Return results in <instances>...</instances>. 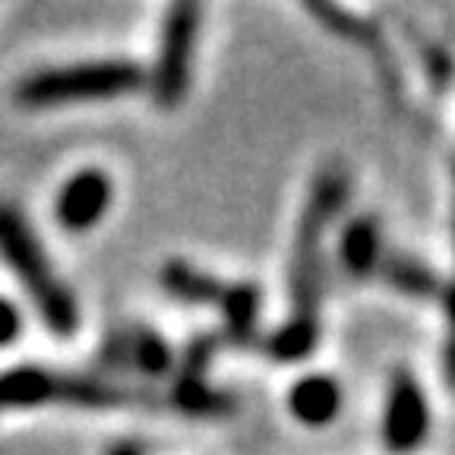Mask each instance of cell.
<instances>
[{
    "mask_svg": "<svg viewBox=\"0 0 455 455\" xmlns=\"http://www.w3.org/2000/svg\"><path fill=\"white\" fill-rule=\"evenodd\" d=\"M440 294H443V310H446V320H449V326H452V335H455V282L446 284Z\"/></svg>",
    "mask_w": 455,
    "mask_h": 455,
    "instance_id": "20",
    "label": "cell"
},
{
    "mask_svg": "<svg viewBox=\"0 0 455 455\" xmlns=\"http://www.w3.org/2000/svg\"><path fill=\"white\" fill-rule=\"evenodd\" d=\"M162 288L171 298L187 300V304H219L225 284H219V278L184 259H168L162 266Z\"/></svg>",
    "mask_w": 455,
    "mask_h": 455,
    "instance_id": "12",
    "label": "cell"
},
{
    "mask_svg": "<svg viewBox=\"0 0 455 455\" xmlns=\"http://www.w3.org/2000/svg\"><path fill=\"white\" fill-rule=\"evenodd\" d=\"M64 373L48 367H13L0 373V411L10 408H36L44 402H60Z\"/></svg>",
    "mask_w": 455,
    "mask_h": 455,
    "instance_id": "7",
    "label": "cell"
},
{
    "mask_svg": "<svg viewBox=\"0 0 455 455\" xmlns=\"http://www.w3.org/2000/svg\"><path fill=\"white\" fill-rule=\"evenodd\" d=\"M215 351H219V335H212V332L193 335V339L187 341L184 355H180L178 377H206V367Z\"/></svg>",
    "mask_w": 455,
    "mask_h": 455,
    "instance_id": "16",
    "label": "cell"
},
{
    "mask_svg": "<svg viewBox=\"0 0 455 455\" xmlns=\"http://www.w3.org/2000/svg\"><path fill=\"white\" fill-rule=\"evenodd\" d=\"M20 329H22L20 310L13 307V300L0 298V348H4V345H10V341H16Z\"/></svg>",
    "mask_w": 455,
    "mask_h": 455,
    "instance_id": "18",
    "label": "cell"
},
{
    "mask_svg": "<svg viewBox=\"0 0 455 455\" xmlns=\"http://www.w3.org/2000/svg\"><path fill=\"white\" fill-rule=\"evenodd\" d=\"M348 199V174L339 168H323L316 174L300 212L298 237H294V256L288 269V291H291V316H310L316 320L323 300V235L332 225Z\"/></svg>",
    "mask_w": 455,
    "mask_h": 455,
    "instance_id": "2",
    "label": "cell"
},
{
    "mask_svg": "<svg viewBox=\"0 0 455 455\" xmlns=\"http://www.w3.org/2000/svg\"><path fill=\"white\" fill-rule=\"evenodd\" d=\"M316 339H320V323L310 320V316H288V320L269 335L266 351H269V357L278 363H298L313 355Z\"/></svg>",
    "mask_w": 455,
    "mask_h": 455,
    "instance_id": "13",
    "label": "cell"
},
{
    "mask_svg": "<svg viewBox=\"0 0 455 455\" xmlns=\"http://www.w3.org/2000/svg\"><path fill=\"white\" fill-rule=\"evenodd\" d=\"M0 256L13 269V275L20 278L32 304L38 307L44 326L54 335H60V339L76 332L79 307L73 300L70 288L48 266L32 225L22 219L20 209L7 206V203H0Z\"/></svg>",
    "mask_w": 455,
    "mask_h": 455,
    "instance_id": "1",
    "label": "cell"
},
{
    "mask_svg": "<svg viewBox=\"0 0 455 455\" xmlns=\"http://www.w3.org/2000/svg\"><path fill=\"white\" fill-rule=\"evenodd\" d=\"M443 373H446L449 389H455V335L446 341V348H443Z\"/></svg>",
    "mask_w": 455,
    "mask_h": 455,
    "instance_id": "19",
    "label": "cell"
},
{
    "mask_svg": "<svg viewBox=\"0 0 455 455\" xmlns=\"http://www.w3.org/2000/svg\"><path fill=\"white\" fill-rule=\"evenodd\" d=\"M383 235H379L377 221L367 219V215H357L345 225L339 237V259L348 275H373L383 263Z\"/></svg>",
    "mask_w": 455,
    "mask_h": 455,
    "instance_id": "9",
    "label": "cell"
},
{
    "mask_svg": "<svg viewBox=\"0 0 455 455\" xmlns=\"http://www.w3.org/2000/svg\"><path fill=\"white\" fill-rule=\"evenodd\" d=\"M313 16H320L323 22H326V28H332L335 36H345V38H355V42H367L370 38V26L363 20H357L355 13H348V10L341 7H329V4H310Z\"/></svg>",
    "mask_w": 455,
    "mask_h": 455,
    "instance_id": "17",
    "label": "cell"
},
{
    "mask_svg": "<svg viewBox=\"0 0 455 455\" xmlns=\"http://www.w3.org/2000/svg\"><path fill=\"white\" fill-rule=\"evenodd\" d=\"M171 398H174V408L193 414V418H219V414H228L235 408V398L212 389L206 377H178Z\"/></svg>",
    "mask_w": 455,
    "mask_h": 455,
    "instance_id": "15",
    "label": "cell"
},
{
    "mask_svg": "<svg viewBox=\"0 0 455 455\" xmlns=\"http://www.w3.org/2000/svg\"><path fill=\"white\" fill-rule=\"evenodd\" d=\"M377 272L389 288H395L398 294H408V298H436L443 291L440 275L430 266H424L420 259L405 253L383 256Z\"/></svg>",
    "mask_w": 455,
    "mask_h": 455,
    "instance_id": "11",
    "label": "cell"
},
{
    "mask_svg": "<svg viewBox=\"0 0 455 455\" xmlns=\"http://www.w3.org/2000/svg\"><path fill=\"white\" fill-rule=\"evenodd\" d=\"M121 348H124V363H133L140 373L146 377H164L171 370V355L168 341L162 339L152 329H133V332L121 335Z\"/></svg>",
    "mask_w": 455,
    "mask_h": 455,
    "instance_id": "14",
    "label": "cell"
},
{
    "mask_svg": "<svg viewBox=\"0 0 455 455\" xmlns=\"http://www.w3.org/2000/svg\"><path fill=\"white\" fill-rule=\"evenodd\" d=\"M111 203V180L105 171L85 168L79 174H73L64 184L60 196H57V221L67 231H89L101 215L108 212Z\"/></svg>",
    "mask_w": 455,
    "mask_h": 455,
    "instance_id": "6",
    "label": "cell"
},
{
    "mask_svg": "<svg viewBox=\"0 0 455 455\" xmlns=\"http://www.w3.org/2000/svg\"><path fill=\"white\" fill-rule=\"evenodd\" d=\"M259 288L250 282H235L221 288V316H225V335L235 345H250L256 335V320H259Z\"/></svg>",
    "mask_w": 455,
    "mask_h": 455,
    "instance_id": "10",
    "label": "cell"
},
{
    "mask_svg": "<svg viewBox=\"0 0 455 455\" xmlns=\"http://www.w3.org/2000/svg\"><path fill=\"white\" fill-rule=\"evenodd\" d=\"M430 430V408L418 379L408 370H398L389 383L383 414V443L392 455H405L427 440Z\"/></svg>",
    "mask_w": 455,
    "mask_h": 455,
    "instance_id": "5",
    "label": "cell"
},
{
    "mask_svg": "<svg viewBox=\"0 0 455 455\" xmlns=\"http://www.w3.org/2000/svg\"><path fill=\"white\" fill-rule=\"evenodd\" d=\"M111 455H142V446H136V443H121V446H114Z\"/></svg>",
    "mask_w": 455,
    "mask_h": 455,
    "instance_id": "21",
    "label": "cell"
},
{
    "mask_svg": "<svg viewBox=\"0 0 455 455\" xmlns=\"http://www.w3.org/2000/svg\"><path fill=\"white\" fill-rule=\"evenodd\" d=\"M146 73L136 60H85V64L38 70L16 85V101L22 108H57L73 101L114 99L136 92Z\"/></svg>",
    "mask_w": 455,
    "mask_h": 455,
    "instance_id": "3",
    "label": "cell"
},
{
    "mask_svg": "<svg viewBox=\"0 0 455 455\" xmlns=\"http://www.w3.org/2000/svg\"><path fill=\"white\" fill-rule=\"evenodd\" d=\"M288 408L291 414L307 427H323L329 420L339 418L341 411V386L332 377L323 373H310V377L298 379L288 392Z\"/></svg>",
    "mask_w": 455,
    "mask_h": 455,
    "instance_id": "8",
    "label": "cell"
},
{
    "mask_svg": "<svg viewBox=\"0 0 455 455\" xmlns=\"http://www.w3.org/2000/svg\"><path fill=\"white\" fill-rule=\"evenodd\" d=\"M199 28L196 4H174L162 28V51L152 70V95L162 108H178L190 89L193 42Z\"/></svg>",
    "mask_w": 455,
    "mask_h": 455,
    "instance_id": "4",
    "label": "cell"
}]
</instances>
